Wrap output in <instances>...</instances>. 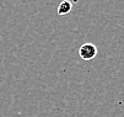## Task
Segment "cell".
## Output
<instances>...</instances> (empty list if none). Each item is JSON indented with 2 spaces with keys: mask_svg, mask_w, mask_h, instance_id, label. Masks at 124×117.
I'll list each match as a JSON object with an SVG mask.
<instances>
[{
  "mask_svg": "<svg viewBox=\"0 0 124 117\" xmlns=\"http://www.w3.org/2000/svg\"><path fill=\"white\" fill-rule=\"evenodd\" d=\"M71 8H73V4L70 1H63L58 6V14L59 15H66L71 11Z\"/></svg>",
  "mask_w": 124,
  "mask_h": 117,
  "instance_id": "7a4b0ae2",
  "label": "cell"
},
{
  "mask_svg": "<svg viewBox=\"0 0 124 117\" xmlns=\"http://www.w3.org/2000/svg\"><path fill=\"white\" fill-rule=\"evenodd\" d=\"M79 56L84 60H91L97 56V47L93 43H84L79 49Z\"/></svg>",
  "mask_w": 124,
  "mask_h": 117,
  "instance_id": "6da1fadb",
  "label": "cell"
}]
</instances>
